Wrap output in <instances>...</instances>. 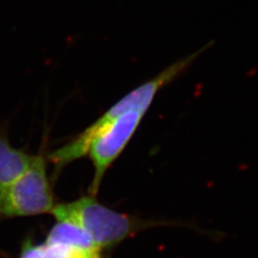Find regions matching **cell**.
<instances>
[{
	"mask_svg": "<svg viewBox=\"0 0 258 258\" xmlns=\"http://www.w3.org/2000/svg\"><path fill=\"white\" fill-rule=\"evenodd\" d=\"M210 46L211 43L184 58L177 60L167 66L153 79L141 84L137 88L126 94L119 102H116L108 110L103 113L98 120H95L91 125L84 129L69 143L50 152L47 155V160H49L54 165L57 172H59L70 163L86 156L90 143L100 131L128 111L134 109L148 110L159 91L168 83L174 81L178 76L184 73L196 60V58Z\"/></svg>",
	"mask_w": 258,
	"mask_h": 258,
	"instance_id": "6da1fadb",
	"label": "cell"
},
{
	"mask_svg": "<svg viewBox=\"0 0 258 258\" xmlns=\"http://www.w3.org/2000/svg\"><path fill=\"white\" fill-rule=\"evenodd\" d=\"M98 258H102V255H100V256H99V257H98Z\"/></svg>",
	"mask_w": 258,
	"mask_h": 258,
	"instance_id": "ba28073f",
	"label": "cell"
},
{
	"mask_svg": "<svg viewBox=\"0 0 258 258\" xmlns=\"http://www.w3.org/2000/svg\"><path fill=\"white\" fill-rule=\"evenodd\" d=\"M0 219H1V218H0Z\"/></svg>",
	"mask_w": 258,
	"mask_h": 258,
	"instance_id": "9c48e42d",
	"label": "cell"
},
{
	"mask_svg": "<svg viewBox=\"0 0 258 258\" xmlns=\"http://www.w3.org/2000/svg\"><path fill=\"white\" fill-rule=\"evenodd\" d=\"M55 206L52 184L42 152L27 171L0 191V218L51 213Z\"/></svg>",
	"mask_w": 258,
	"mask_h": 258,
	"instance_id": "3957f363",
	"label": "cell"
},
{
	"mask_svg": "<svg viewBox=\"0 0 258 258\" xmlns=\"http://www.w3.org/2000/svg\"><path fill=\"white\" fill-rule=\"evenodd\" d=\"M51 213L56 221L69 222L81 228L100 251L117 246L148 227V222L113 211L94 195L55 204Z\"/></svg>",
	"mask_w": 258,
	"mask_h": 258,
	"instance_id": "7a4b0ae2",
	"label": "cell"
},
{
	"mask_svg": "<svg viewBox=\"0 0 258 258\" xmlns=\"http://www.w3.org/2000/svg\"><path fill=\"white\" fill-rule=\"evenodd\" d=\"M44 244L64 245L85 251H100L81 228L69 222L56 221V224L48 233Z\"/></svg>",
	"mask_w": 258,
	"mask_h": 258,
	"instance_id": "8992f818",
	"label": "cell"
},
{
	"mask_svg": "<svg viewBox=\"0 0 258 258\" xmlns=\"http://www.w3.org/2000/svg\"><path fill=\"white\" fill-rule=\"evenodd\" d=\"M43 251L44 244H36L29 238L22 245L19 258H43Z\"/></svg>",
	"mask_w": 258,
	"mask_h": 258,
	"instance_id": "52a82bcc",
	"label": "cell"
},
{
	"mask_svg": "<svg viewBox=\"0 0 258 258\" xmlns=\"http://www.w3.org/2000/svg\"><path fill=\"white\" fill-rule=\"evenodd\" d=\"M148 110L128 111L100 131L89 145L87 154L94 166L89 194L96 196L102 179L113 163L127 147Z\"/></svg>",
	"mask_w": 258,
	"mask_h": 258,
	"instance_id": "277c9868",
	"label": "cell"
},
{
	"mask_svg": "<svg viewBox=\"0 0 258 258\" xmlns=\"http://www.w3.org/2000/svg\"><path fill=\"white\" fill-rule=\"evenodd\" d=\"M37 156V154L14 148L7 132L0 130V191L23 175Z\"/></svg>",
	"mask_w": 258,
	"mask_h": 258,
	"instance_id": "5b68a950",
	"label": "cell"
}]
</instances>
